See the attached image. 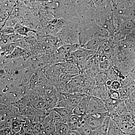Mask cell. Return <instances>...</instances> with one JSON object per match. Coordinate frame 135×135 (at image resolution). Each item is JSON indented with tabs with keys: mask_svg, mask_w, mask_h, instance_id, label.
Returning a JSON list of instances; mask_svg holds the SVG:
<instances>
[{
	"mask_svg": "<svg viewBox=\"0 0 135 135\" xmlns=\"http://www.w3.org/2000/svg\"><path fill=\"white\" fill-rule=\"evenodd\" d=\"M109 116L108 112L105 113L87 114L84 116L88 125L92 131L96 130L101 126L103 122Z\"/></svg>",
	"mask_w": 135,
	"mask_h": 135,
	"instance_id": "6da1fadb",
	"label": "cell"
},
{
	"mask_svg": "<svg viewBox=\"0 0 135 135\" xmlns=\"http://www.w3.org/2000/svg\"><path fill=\"white\" fill-rule=\"evenodd\" d=\"M108 112L104 102L97 97H90L88 110L87 114L105 113Z\"/></svg>",
	"mask_w": 135,
	"mask_h": 135,
	"instance_id": "7a4b0ae2",
	"label": "cell"
},
{
	"mask_svg": "<svg viewBox=\"0 0 135 135\" xmlns=\"http://www.w3.org/2000/svg\"><path fill=\"white\" fill-rule=\"evenodd\" d=\"M90 97L86 96L82 99L77 106L73 110V113L80 116H84L88 113Z\"/></svg>",
	"mask_w": 135,
	"mask_h": 135,
	"instance_id": "3957f363",
	"label": "cell"
},
{
	"mask_svg": "<svg viewBox=\"0 0 135 135\" xmlns=\"http://www.w3.org/2000/svg\"><path fill=\"white\" fill-rule=\"evenodd\" d=\"M84 95L79 92H72L65 95L67 108L73 110L80 102Z\"/></svg>",
	"mask_w": 135,
	"mask_h": 135,
	"instance_id": "277c9868",
	"label": "cell"
},
{
	"mask_svg": "<svg viewBox=\"0 0 135 135\" xmlns=\"http://www.w3.org/2000/svg\"><path fill=\"white\" fill-rule=\"evenodd\" d=\"M117 67L123 75H128L135 67L134 60H125L118 61Z\"/></svg>",
	"mask_w": 135,
	"mask_h": 135,
	"instance_id": "5b68a950",
	"label": "cell"
},
{
	"mask_svg": "<svg viewBox=\"0 0 135 135\" xmlns=\"http://www.w3.org/2000/svg\"><path fill=\"white\" fill-rule=\"evenodd\" d=\"M31 53L30 51L25 50L22 48L16 47L12 53L9 55L2 57L6 59V60H10L11 59L18 58L29 59Z\"/></svg>",
	"mask_w": 135,
	"mask_h": 135,
	"instance_id": "8992f818",
	"label": "cell"
},
{
	"mask_svg": "<svg viewBox=\"0 0 135 135\" xmlns=\"http://www.w3.org/2000/svg\"><path fill=\"white\" fill-rule=\"evenodd\" d=\"M116 123L123 133L128 135H135V127L132 122L124 120L121 118Z\"/></svg>",
	"mask_w": 135,
	"mask_h": 135,
	"instance_id": "52a82bcc",
	"label": "cell"
},
{
	"mask_svg": "<svg viewBox=\"0 0 135 135\" xmlns=\"http://www.w3.org/2000/svg\"><path fill=\"white\" fill-rule=\"evenodd\" d=\"M25 37L15 32L9 35L1 34V42L3 44L16 43L25 40Z\"/></svg>",
	"mask_w": 135,
	"mask_h": 135,
	"instance_id": "ba28073f",
	"label": "cell"
},
{
	"mask_svg": "<svg viewBox=\"0 0 135 135\" xmlns=\"http://www.w3.org/2000/svg\"><path fill=\"white\" fill-rule=\"evenodd\" d=\"M91 96L97 97L103 101L109 98V94L106 86H95L91 93Z\"/></svg>",
	"mask_w": 135,
	"mask_h": 135,
	"instance_id": "9c48e42d",
	"label": "cell"
},
{
	"mask_svg": "<svg viewBox=\"0 0 135 135\" xmlns=\"http://www.w3.org/2000/svg\"><path fill=\"white\" fill-rule=\"evenodd\" d=\"M106 40L102 38H93L81 47L96 53L101 43Z\"/></svg>",
	"mask_w": 135,
	"mask_h": 135,
	"instance_id": "30bf717a",
	"label": "cell"
},
{
	"mask_svg": "<svg viewBox=\"0 0 135 135\" xmlns=\"http://www.w3.org/2000/svg\"><path fill=\"white\" fill-rule=\"evenodd\" d=\"M54 123L57 135H66L70 130V127L67 122L57 120L55 121Z\"/></svg>",
	"mask_w": 135,
	"mask_h": 135,
	"instance_id": "8fae6325",
	"label": "cell"
},
{
	"mask_svg": "<svg viewBox=\"0 0 135 135\" xmlns=\"http://www.w3.org/2000/svg\"><path fill=\"white\" fill-rule=\"evenodd\" d=\"M58 114L63 121L68 122L70 116L73 114V110L67 107H55L52 110Z\"/></svg>",
	"mask_w": 135,
	"mask_h": 135,
	"instance_id": "7c38bea8",
	"label": "cell"
},
{
	"mask_svg": "<svg viewBox=\"0 0 135 135\" xmlns=\"http://www.w3.org/2000/svg\"><path fill=\"white\" fill-rule=\"evenodd\" d=\"M135 90V82L132 84L122 87L120 92V99L125 101L131 97L132 93Z\"/></svg>",
	"mask_w": 135,
	"mask_h": 135,
	"instance_id": "4fadbf2b",
	"label": "cell"
},
{
	"mask_svg": "<svg viewBox=\"0 0 135 135\" xmlns=\"http://www.w3.org/2000/svg\"><path fill=\"white\" fill-rule=\"evenodd\" d=\"M77 131L81 135H91L92 130L88 125L84 116H83L82 120L79 123Z\"/></svg>",
	"mask_w": 135,
	"mask_h": 135,
	"instance_id": "5bb4252c",
	"label": "cell"
},
{
	"mask_svg": "<svg viewBox=\"0 0 135 135\" xmlns=\"http://www.w3.org/2000/svg\"><path fill=\"white\" fill-rule=\"evenodd\" d=\"M15 32L20 35L25 37H27L31 32L37 33L36 31L29 27L26 26L20 23H17L14 27Z\"/></svg>",
	"mask_w": 135,
	"mask_h": 135,
	"instance_id": "9a60e30c",
	"label": "cell"
},
{
	"mask_svg": "<svg viewBox=\"0 0 135 135\" xmlns=\"http://www.w3.org/2000/svg\"><path fill=\"white\" fill-rule=\"evenodd\" d=\"M25 119L18 117H15L12 120L11 127V130L13 133L20 132L23 128V123Z\"/></svg>",
	"mask_w": 135,
	"mask_h": 135,
	"instance_id": "2e32d148",
	"label": "cell"
},
{
	"mask_svg": "<svg viewBox=\"0 0 135 135\" xmlns=\"http://www.w3.org/2000/svg\"><path fill=\"white\" fill-rule=\"evenodd\" d=\"M16 47L15 43L3 44L1 42V55L5 57L11 55Z\"/></svg>",
	"mask_w": 135,
	"mask_h": 135,
	"instance_id": "e0dca14e",
	"label": "cell"
},
{
	"mask_svg": "<svg viewBox=\"0 0 135 135\" xmlns=\"http://www.w3.org/2000/svg\"><path fill=\"white\" fill-rule=\"evenodd\" d=\"M107 135H128L123 133L118 124L111 119Z\"/></svg>",
	"mask_w": 135,
	"mask_h": 135,
	"instance_id": "ac0fdd59",
	"label": "cell"
},
{
	"mask_svg": "<svg viewBox=\"0 0 135 135\" xmlns=\"http://www.w3.org/2000/svg\"><path fill=\"white\" fill-rule=\"evenodd\" d=\"M95 86L105 85L109 80L108 72L107 71H100L94 78Z\"/></svg>",
	"mask_w": 135,
	"mask_h": 135,
	"instance_id": "d6986e66",
	"label": "cell"
},
{
	"mask_svg": "<svg viewBox=\"0 0 135 135\" xmlns=\"http://www.w3.org/2000/svg\"><path fill=\"white\" fill-rule=\"evenodd\" d=\"M109 79L112 81L118 80L119 76L120 74L117 66H114L111 65L107 71Z\"/></svg>",
	"mask_w": 135,
	"mask_h": 135,
	"instance_id": "ffe728a7",
	"label": "cell"
},
{
	"mask_svg": "<svg viewBox=\"0 0 135 135\" xmlns=\"http://www.w3.org/2000/svg\"><path fill=\"white\" fill-rule=\"evenodd\" d=\"M125 103L128 112L135 117V102L131 97L125 100Z\"/></svg>",
	"mask_w": 135,
	"mask_h": 135,
	"instance_id": "44dd1931",
	"label": "cell"
},
{
	"mask_svg": "<svg viewBox=\"0 0 135 135\" xmlns=\"http://www.w3.org/2000/svg\"><path fill=\"white\" fill-rule=\"evenodd\" d=\"M114 110L120 117L127 113L128 111L125 104V101L120 99L119 102L114 108Z\"/></svg>",
	"mask_w": 135,
	"mask_h": 135,
	"instance_id": "7402d4cb",
	"label": "cell"
},
{
	"mask_svg": "<svg viewBox=\"0 0 135 135\" xmlns=\"http://www.w3.org/2000/svg\"><path fill=\"white\" fill-rule=\"evenodd\" d=\"M77 75L68 74H61L59 77V82L63 86H66L73 78Z\"/></svg>",
	"mask_w": 135,
	"mask_h": 135,
	"instance_id": "603a6c76",
	"label": "cell"
},
{
	"mask_svg": "<svg viewBox=\"0 0 135 135\" xmlns=\"http://www.w3.org/2000/svg\"><path fill=\"white\" fill-rule=\"evenodd\" d=\"M111 118L109 116H107L104 120L102 123L101 126L97 129L98 130L107 134L108 129H109V125H110V121Z\"/></svg>",
	"mask_w": 135,
	"mask_h": 135,
	"instance_id": "cb8c5ba5",
	"label": "cell"
},
{
	"mask_svg": "<svg viewBox=\"0 0 135 135\" xmlns=\"http://www.w3.org/2000/svg\"><path fill=\"white\" fill-rule=\"evenodd\" d=\"M106 86L108 91L109 98L113 99H120L119 91L112 89L110 87H107Z\"/></svg>",
	"mask_w": 135,
	"mask_h": 135,
	"instance_id": "d4e9b609",
	"label": "cell"
},
{
	"mask_svg": "<svg viewBox=\"0 0 135 135\" xmlns=\"http://www.w3.org/2000/svg\"><path fill=\"white\" fill-rule=\"evenodd\" d=\"M16 47H18L31 52V48L28 43L25 40L15 43Z\"/></svg>",
	"mask_w": 135,
	"mask_h": 135,
	"instance_id": "484cf974",
	"label": "cell"
},
{
	"mask_svg": "<svg viewBox=\"0 0 135 135\" xmlns=\"http://www.w3.org/2000/svg\"><path fill=\"white\" fill-rule=\"evenodd\" d=\"M1 34L4 35H9L15 33L14 27L11 26H5L1 29Z\"/></svg>",
	"mask_w": 135,
	"mask_h": 135,
	"instance_id": "4316f807",
	"label": "cell"
},
{
	"mask_svg": "<svg viewBox=\"0 0 135 135\" xmlns=\"http://www.w3.org/2000/svg\"><path fill=\"white\" fill-rule=\"evenodd\" d=\"M111 88L115 90L120 91L121 89L122 86L118 80H115L112 81L110 86Z\"/></svg>",
	"mask_w": 135,
	"mask_h": 135,
	"instance_id": "83f0119b",
	"label": "cell"
},
{
	"mask_svg": "<svg viewBox=\"0 0 135 135\" xmlns=\"http://www.w3.org/2000/svg\"><path fill=\"white\" fill-rule=\"evenodd\" d=\"M91 135H107V134L103 133L99 131L96 129V130L94 131H92V134Z\"/></svg>",
	"mask_w": 135,
	"mask_h": 135,
	"instance_id": "f1b7e54d",
	"label": "cell"
},
{
	"mask_svg": "<svg viewBox=\"0 0 135 135\" xmlns=\"http://www.w3.org/2000/svg\"><path fill=\"white\" fill-rule=\"evenodd\" d=\"M66 135H81L79 132L76 131H69L68 133Z\"/></svg>",
	"mask_w": 135,
	"mask_h": 135,
	"instance_id": "f546056e",
	"label": "cell"
},
{
	"mask_svg": "<svg viewBox=\"0 0 135 135\" xmlns=\"http://www.w3.org/2000/svg\"><path fill=\"white\" fill-rule=\"evenodd\" d=\"M112 82V81L109 79L107 81L105 85L107 87H110Z\"/></svg>",
	"mask_w": 135,
	"mask_h": 135,
	"instance_id": "4dcf8cb0",
	"label": "cell"
},
{
	"mask_svg": "<svg viewBox=\"0 0 135 135\" xmlns=\"http://www.w3.org/2000/svg\"><path fill=\"white\" fill-rule=\"evenodd\" d=\"M131 97L132 98L134 101L135 102V90L133 91V93H132Z\"/></svg>",
	"mask_w": 135,
	"mask_h": 135,
	"instance_id": "1f68e13d",
	"label": "cell"
},
{
	"mask_svg": "<svg viewBox=\"0 0 135 135\" xmlns=\"http://www.w3.org/2000/svg\"><path fill=\"white\" fill-rule=\"evenodd\" d=\"M132 123L135 127V117H134L132 120Z\"/></svg>",
	"mask_w": 135,
	"mask_h": 135,
	"instance_id": "d6a6232c",
	"label": "cell"
}]
</instances>
